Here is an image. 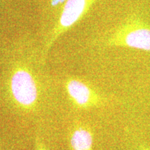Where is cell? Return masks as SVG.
I'll return each instance as SVG.
<instances>
[{
    "label": "cell",
    "mask_w": 150,
    "mask_h": 150,
    "mask_svg": "<svg viewBox=\"0 0 150 150\" xmlns=\"http://www.w3.org/2000/svg\"><path fill=\"white\" fill-rule=\"evenodd\" d=\"M95 1L67 0L61 9L59 20L45 42L43 54H47L59 38L68 31L87 13Z\"/></svg>",
    "instance_id": "7a4b0ae2"
},
{
    "label": "cell",
    "mask_w": 150,
    "mask_h": 150,
    "mask_svg": "<svg viewBox=\"0 0 150 150\" xmlns=\"http://www.w3.org/2000/svg\"><path fill=\"white\" fill-rule=\"evenodd\" d=\"M66 90L72 100L80 107H93L101 102L99 94L83 81L70 79L66 82Z\"/></svg>",
    "instance_id": "277c9868"
},
{
    "label": "cell",
    "mask_w": 150,
    "mask_h": 150,
    "mask_svg": "<svg viewBox=\"0 0 150 150\" xmlns=\"http://www.w3.org/2000/svg\"><path fill=\"white\" fill-rule=\"evenodd\" d=\"M106 43L150 52V25L140 17L130 16L112 31Z\"/></svg>",
    "instance_id": "6da1fadb"
},
{
    "label": "cell",
    "mask_w": 150,
    "mask_h": 150,
    "mask_svg": "<svg viewBox=\"0 0 150 150\" xmlns=\"http://www.w3.org/2000/svg\"><path fill=\"white\" fill-rule=\"evenodd\" d=\"M48 2V4L52 8H59L62 6L63 8V6L67 0H47Z\"/></svg>",
    "instance_id": "8992f818"
},
{
    "label": "cell",
    "mask_w": 150,
    "mask_h": 150,
    "mask_svg": "<svg viewBox=\"0 0 150 150\" xmlns=\"http://www.w3.org/2000/svg\"><path fill=\"white\" fill-rule=\"evenodd\" d=\"M11 91L15 100L24 107H30L38 96L37 81L31 71L23 65L13 70L10 81Z\"/></svg>",
    "instance_id": "3957f363"
},
{
    "label": "cell",
    "mask_w": 150,
    "mask_h": 150,
    "mask_svg": "<svg viewBox=\"0 0 150 150\" xmlns=\"http://www.w3.org/2000/svg\"><path fill=\"white\" fill-rule=\"evenodd\" d=\"M137 150H150V147L145 145H140L138 146Z\"/></svg>",
    "instance_id": "ba28073f"
},
{
    "label": "cell",
    "mask_w": 150,
    "mask_h": 150,
    "mask_svg": "<svg viewBox=\"0 0 150 150\" xmlns=\"http://www.w3.org/2000/svg\"><path fill=\"white\" fill-rule=\"evenodd\" d=\"M70 143L73 150H93V136L91 131L83 126L73 131Z\"/></svg>",
    "instance_id": "5b68a950"
},
{
    "label": "cell",
    "mask_w": 150,
    "mask_h": 150,
    "mask_svg": "<svg viewBox=\"0 0 150 150\" xmlns=\"http://www.w3.org/2000/svg\"><path fill=\"white\" fill-rule=\"evenodd\" d=\"M35 150H47V149L40 142H38L36 143V149Z\"/></svg>",
    "instance_id": "52a82bcc"
}]
</instances>
